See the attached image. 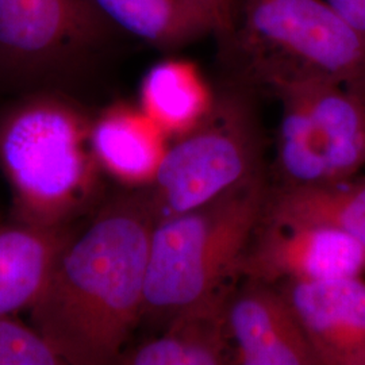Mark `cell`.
<instances>
[{
	"instance_id": "6da1fadb",
	"label": "cell",
	"mask_w": 365,
	"mask_h": 365,
	"mask_svg": "<svg viewBox=\"0 0 365 365\" xmlns=\"http://www.w3.org/2000/svg\"><path fill=\"white\" fill-rule=\"evenodd\" d=\"M155 225L143 187L108 202L66 242L30 307L64 364H113L125 352L141 324Z\"/></svg>"
},
{
	"instance_id": "7a4b0ae2",
	"label": "cell",
	"mask_w": 365,
	"mask_h": 365,
	"mask_svg": "<svg viewBox=\"0 0 365 365\" xmlns=\"http://www.w3.org/2000/svg\"><path fill=\"white\" fill-rule=\"evenodd\" d=\"M91 128L83 108L53 93L27 96L0 113V165L19 223L72 226L96 203L102 168Z\"/></svg>"
},
{
	"instance_id": "3957f363",
	"label": "cell",
	"mask_w": 365,
	"mask_h": 365,
	"mask_svg": "<svg viewBox=\"0 0 365 365\" xmlns=\"http://www.w3.org/2000/svg\"><path fill=\"white\" fill-rule=\"evenodd\" d=\"M221 49L233 84L248 90L307 80L365 88V39L327 0H235Z\"/></svg>"
},
{
	"instance_id": "277c9868",
	"label": "cell",
	"mask_w": 365,
	"mask_h": 365,
	"mask_svg": "<svg viewBox=\"0 0 365 365\" xmlns=\"http://www.w3.org/2000/svg\"><path fill=\"white\" fill-rule=\"evenodd\" d=\"M269 187L264 173L207 205L156 222L141 322L163 330L182 310L240 283L238 265Z\"/></svg>"
},
{
	"instance_id": "5b68a950",
	"label": "cell",
	"mask_w": 365,
	"mask_h": 365,
	"mask_svg": "<svg viewBox=\"0 0 365 365\" xmlns=\"http://www.w3.org/2000/svg\"><path fill=\"white\" fill-rule=\"evenodd\" d=\"M250 91L232 84L167 148L144 187L156 222L207 205L265 173L264 134Z\"/></svg>"
},
{
	"instance_id": "8992f818",
	"label": "cell",
	"mask_w": 365,
	"mask_h": 365,
	"mask_svg": "<svg viewBox=\"0 0 365 365\" xmlns=\"http://www.w3.org/2000/svg\"><path fill=\"white\" fill-rule=\"evenodd\" d=\"M282 103L276 188L339 182L365 165V106L345 86L307 80L272 92Z\"/></svg>"
},
{
	"instance_id": "52a82bcc",
	"label": "cell",
	"mask_w": 365,
	"mask_h": 365,
	"mask_svg": "<svg viewBox=\"0 0 365 365\" xmlns=\"http://www.w3.org/2000/svg\"><path fill=\"white\" fill-rule=\"evenodd\" d=\"M113 27L92 0H0V75L34 80L73 69Z\"/></svg>"
},
{
	"instance_id": "ba28073f",
	"label": "cell",
	"mask_w": 365,
	"mask_h": 365,
	"mask_svg": "<svg viewBox=\"0 0 365 365\" xmlns=\"http://www.w3.org/2000/svg\"><path fill=\"white\" fill-rule=\"evenodd\" d=\"M365 274V248L337 227L260 220L238 265L240 279L268 284Z\"/></svg>"
},
{
	"instance_id": "9c48e42d",
	"label": "cell",
	"mask_w": 365,
	"mask_h": 365,
	"mask_svg": "<svg viewBox=\"0 0 365 365\" xmlns=\"http://www.w3.org/2000/svg\"><path fill=\"white\" fill-rule=\"evenodd\" d=\"M227 304L235 365H318L299 319L280 288L241 279Z\"/></svg>"
},
{
	"instance_id": "30bf717a",
	"label": "cell",
	"mask_w": 365,
	"mask_h": 365,
	"mask_svg": "<svg viewBox=\"0 0 365 365\" xmlns=\"http://www.w3.org/2000/svg\"><path fill=\"white\" fill-rule=\"evenodd\" d=\"M274 286L292 306L318 365H365L363 277Z\"/></svg>"
},
{
	"instance_id": "8fae6325",
	"label": "cell",
	"mask_w": 365,
	"mask_h": 365,
	"mask_svg": "<svg viewBox=\"0 0 365 365\" xmlns=\"http://www.w3.org/2000/svg\"><path fill=\"white\" fill-rule=\"evenodd\" d=\"M238 284V283H237ZM235 286L182 310L155 339L125 351L118 363L129 365L232 364L227 304Z\"/></svg>"
},
{
	"instance_id": "7c38bea8",
	"label": "cell",
	"mask_w": 365,
	"mask_h": 365,
	"mask_svg": "<svg viewBox=\"0 0 365 365\" xmlns=\"http://www.w3.org/2000/svg\"><path fill=\"white\" fill-rule=\"evenodd\" d=\"M165 133L141 108L110 106L92 120V150L102 170L129 187L153 180L165 155Z\"/></svg>"
},
{
	"instance_id": "4fadbf2b",
	"label": "cell",
	"mask_w": 365,
	"mask_h": 365,
	"mask_svg": "<svg viewBox=\"0 0 365 365\" xmlns=\"http://www.w3.org/2000/svg\"><path fill=\"white\" fill-rule=\"evenodd\" d=\"M75 232L73 226L43 229L19 222L0 229V315L34 304Z\"/></svg>"
},
{
	"instance_id": "5bb4252c",
	"label": "cell",
	"mask_w": 365,
	"mask_h": 365,
	"mask_svg": "<svg viewBox=\"0 0 365 365\" xmlns=\"http://www.w3.org/2000/svg\"><path fill=\"white\" fill-rule=\"evenodd\" d=\"M114 27L172 51L220 31L210 0H92Z\"/></svg>"
},
{
	"instance_id": "9a60e30c",
	"label": "cell",
	"mask_w": 365,
	"mask_h": 365,
	"mask_svg": "<svg viewBox=\"0 0 365 365\" xmlns=\"http://www.w3.org/2000/svg\"><path fill=\"white\" fill-rule=\"evenodd\" d=\"M261 220L333 226L365 248V176L304 188L271 185Z\"/></svg>"
},
{
	"instance_id": "2e32d148",
	"label": "cell",
	"mask_w": 365,
	"mask_h": 365,
	"mask_svg": "<svg viewBox=\"0 0 365 365\" xmlns=\"http://www.w3.org/2000/svg\"><path fill=\"white\" fill-rule=\"evenodd\" d=\"M212 99L195 66L182 60L152 66L141 84V110L165 135L179 137L194 128Z\"/></svg>"
},
{
	"instance_id": "e0dca14e",
	"label": "cell",
	"mask_w": 365,
	"mask_h": 365,
	"mask_svg": "<svg viewBox=\"0 0 365 365\" xmlns=\"http://www.w3.org/2000/svg\"><path fill=\"white\" fill-rule=\"evenodd\" d=\"M64 364L58 353L36 327L11 315H0V365Z\"/></svg>"
},
{
	"instance_id": "ac0fdd59",
	"label": "cell",
	"mask_w": 365,
	"mask_h": 365,
	"mask_svg": "<svg viewBox=\"0 0 365 365\" xmlns=\"http://www.w3.org/2000/svg\"><path fill=\"white\" fill-rule=\"evenodd\" d=\"M331 9L365 39V0H327Z\"/></svg>"
},
{
	"instance_id": "d6986e66",
	"label": "cell",
	"mask_w": 365,
	"mask_h": 365,
	"mask_svg": "<svg viewBox=\"0 0 365 365\" xmlns=\"http://www.w3.org/2000/svg\"><path fill=\"white\" fill-rule=\"evenodd\" d=\"M210 3L212 4L215 13L218 15V22H220L218 38L222 41L230 34L233 29L235 0H210Z\"/></svg>"
},
{
	"instance_id": "ffe728a7",
	"label": "cell",
	"mask_w": 365,
	"mask_h": 365,
	"mask_svg": "<svg viewBox=\"0 0 365 365\" xmlns=\"http://www.w3.org/2000/svg\"><path fill=\"white\" fill-rule=\"evenodd\" d=\"M359 96H360V99L363 101V103H364L365 106V88L364 90H361L360 92H356Z\"/></svg>"
}]
</instances>
